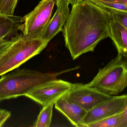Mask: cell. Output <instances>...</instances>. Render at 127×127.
Returning a JSON list of instances; mask_svg holds the SVG:
<instances>
[{"label": "cell", "instance_id": "obj_23", "mask_svg": "<svg viewBox=\"0 0 127 127\" xmlns=\"http://www.w3.org/2000/svg\"><path fill=\"white\" fill-rule=\"evenodd\" d=\"M8 41V40L7 39H0V46L3 44L5 42H6Z\"/></svg>", "mask_w": 127, "mask_h": 127}, {"label": "cell", "instance_id": "obj_2", "mask_svg": "<svg viewBox=\"0 0 127 127\" xmlns=\"http://www.w3.org/2000/svg\"><path fill=\"white\" fill-rule=\"evenodd\" d=\"M77 66L56 73H42L31 69L17 68L0 78V101L25 96L34 88L57 79L59 75L76 70Z\"/></svg>", "mask_w": 127, "mask_h": 127}, {"label": "cell", "instance_id": "obj_4", "mask_svg": "<svg viewBox=\"0 0 127 127\" xmlns=\"http://www.w3.org/2000/svg\"><path fill=\"white\" fill-rule=\"evenodd\" d=\"M86 84L111 96L122 92L127 87V54L118 53Z\"/></svg>", "mask_w": 127, "mask_h": 127}, {"label": "cell", "instance_id": "obj_24", "mask_svg": "<svg viewBox=\"0 0 127 127\" xmlns=\"http://www.w3.org/2000/svg\"><path fill=\"white\" fill-rule=\"evenodd\" d=\"M2 0H0V3L1 2V1H2Z\"/></svg>", "mask_w": 127, "mask_h": 127}, {"label": "cell", "instance_id": "obj_18", "mask_svg": "<svg viewBox=\"0 0 127 127\" xmlns=\"http://www.w3.org/2000/svg\"><path fill=\"white\" fill-rule=\"evenodd\" d=\"M11 113L6 110L0 109V127H3L6 122L10 118Z\"/></svg>", "mask_w": 127, "mask_h": 127}, {"label": "cell", "instance_id": "obj_22", "mask_svg": "<svg viewBox=\"0 0 127 127\" xmlns=\"http://www.w3.org/2000/svg\"><path fill=\"white\" fill-rule=\"evenodd\" d=\"M67 0L69 2V3L72 5L82 2L85 0Z\"/></svg>", "mask_w": 127, "mask_h": 127}, {"label": "cell", "instance_id": "obj_10", "mask_svg": "<svg viewBox=\"0 0 127 127\" xmlns=\"http://www.w3.org/2000/svg\"><path fill=\"white\" fill-rule=\"evenodd\" d=\"M55 104L56 109L64 115L72 125L83 127L84 119L87 112L86 110L65 96L59 100Z\"/></svg>", "mask_w": 127, "mask_h": 127}, {"label": "cell", "instance_id": "obj_13", "mask_svg": "<svg viewBox=\"0 0 127 127\" xmlns=\"http://www.w3.org/2000/svg\"><path fill=\"white\" fill-rule=\"evenodd\" d=\"M51 104L43 107L36 121L33 123L34 127H49L51 124L53 116V107Z\"/></svg>", "mask_w": 127, "mask_h": 127}, {"label": "cell", "instance_id": "obj_15", "mask_svg": "<svg viewBox=\"0 0 127 127\" xmlns=\"http://www.w3.org/2000/svg\"><path fill=\"white\" fill-rule=\"evenodd\" d=\"M121 115V113L105 118L90 124L86 127H120Z\"/></svg>", "mask_w": 127, "mask_h": 127}, {"label": "cell", "instance_id": "obj_16", "mask_svg": "<svg viewBox=\"0 0 127 127\" xmlns=\"http://www.w3.org/2000/svg\"><path fill=\"white\" fill-rule=\"evenodd\" d=\"M19 0H2L0 3V15L5 17L13 16Z\"/></svg>", "mask_w": 127, "mask_h": 127}, {"label": "cell", "instance_id": "obj_12", "mask_svg": "<svg viewBox=\"0 0 127 127\" xmlns=\"http://www.w3.org/2000/svg\"><path fill=\"white\" fill-rule=\"evenodd\" d=\"M22 23L21 17L0 15V39H6L7 37L17 35Z\"/></svg>", "mask_w": 127, "mask_h": 127}, {"label": "cell", "instance_id": "obj_19", "mask_svg": "<svg viewBox=\"0 0 127 127\" xmlns=\"http://www.w3.org/2000/svg\"><path fill=\"white\" fill-rule=\"evenodd\" d=\"M120 127H127V106L125 111L121 113Z\"/></svg>", "mask_w": 127, "mask_h": 127}, {"label": "cell", "instance_id": "obj_9", "mask_svg": "<svg viewBox=\"0 0 127 127\" xmlns=\"http://www.w3.org/2000/svg\"><path fill=\"white\" fill-rule=\"evenodd\" d=\"M69 4L67 0H57L56 12L45 26L40 38L49 42L62 31L70 13Z\"/></svg>", "mask_w": 127, "mask_h": 127}, {"label": "cell", "instance_id": "obj_7", "mask_svg": "<svg viewBox=\"0 0 127 127\" xmlns=\"http://www.w3.org/2000/svg\"><path fill=\"white\" fill-rule=\"evenodd\" d=\"M65 96L87 111L113 97L82 83L72 84L71 89Z\"/></svg>", "mask_w": 127, "mask_h": 127}, {"label": "cell", "instance_id": "obj_21", "mask_svg": "<svg viewBox=\"0 0 127 127\" xmlns=\"http://www.w3.org/2000/svg\"><path fill=\"white\" fill-rule=\"evenodd\" d=\"M106 1H112V2H118L127 5V0H102Z\"/></svg>", "mask_w": 127, "mask_h": 127}, {"label": "cell", "instance_id": "obj_14", "mask_svg": "<svg viewBox=\"0 0 127 127\" xmlns=\"http://www.w3.org/2000/svg\"><path fill=\"white\" fill-rule=\"evenodd\" d=\"M100 7L110 12H127V5L118 2L106 1L102 0H90Z\"/></svg>", "mask_w": 127, "mask_h": 127}, {"label": "cell", "instance_id": "obj_17", "mask_svg": "<svg viewBox=\"0 0 127 127\" xmlns=\"http://www.w3.org/2000/svg\"><path fill=\"white\" fill-rule=\"evenodd\" d=\"M114 19L120 22L127 28V12H110Z\"/></svg>", "mask_w": 127, "mask_h": 127}, {"label": "cell", "instance_id": "obj_20", "mask_svg": "<svg viewBox=\"0 0 127 127\" xmlns=\"http://www.w3.org/2000/svg\"><path fill=\"white\" fill-rule=\"evenodd\" d=\"M9 43L10 40H8L6 42L0 46V59L6 50Z\"/></svg>", "mask_w": 127, "mask_h": 127}, {"label": "cell", "instance_id": "obj_3", "mask_svg": "<svg viewBox=\"0 0 127 127\" xmlns=\"http://www.w3.org/2000/svg\"><path fill=\"white\" fill-rule=\"evenodd\" d=\"M48 43L41 38H29L22 33L13 37L6 50L0 59V76L17 68L40 53Z\"/></svg>", "mask_w": 127, "mask_h": 127}, {"label": "cell", "instance_id": "obj_8", "mask_svg": "<svg viewBox=\"0 0 127 127\" xmlns=\"http://www.w3.org/2000/svg\"><path fill=\"white\" fill-rule=\"evenodd\" d=\"M127 106V94L113 96L87 111L84 119L83 127L109 116L124 112Z\"/></svg>", "mask_w": 127, "mask_h": 127}, {"label": "cell", "instance_id": "obj_11", "mask_svg": "<svg viewBox=\"0 0 127 127\" xmlns=\"http://www.w3.org/2000/svg\"><path fill=\"white\" fill-rule=\"evenodd\" d=\"M109 37L113 41L118 53L127 54V28L113 16L110 23Z\"/></svg>", "mask_w": 127, "mask_h": 127}, {"label": "cell", "instance_id": "obj_5", "mask_svg": "<svg viewBox=\"0 0 127 127\" xmlns=\"http://www.w3.org/2000/svg\"><path fill=\"white\" fill-rule=\"evenodd\" d=\"M57 0H41L33 10L22 18L20 30L29 38H40L50 19Z\"/></svg>", "mask_w": 127, "mask_h": 127}, {"label": "cell", "instance_id": "obj_1", "mask_svg": "<svg viewBox=\"0 0 127 127\" xmlns=\"http://www.w3.org/2000/svg\"><path fill=\"white\" fill-rule=\"evenodd\" d=\"M112 13L85 0L72 5L64 26L65 45L73 60L82 54L93 52L98 44L109 37Z\"/></svg>", "mask_w": 127, "mask_h": 127}, {"label": "cell", "instance_id": "obj_6", "mask_svg": "<svg viewBox=\"0 0 127 127\" xmlns=\"http://www.w3.org/2000/svg\"><path fill=\"white\" fill-rule=\"evenodd\" d=\"M71 86V83L56 79L36 86L25 96L44 107L55 104L68 93Z\"/></svg>", "mask_w": 127, "mask_h": 127}]
</instances>
